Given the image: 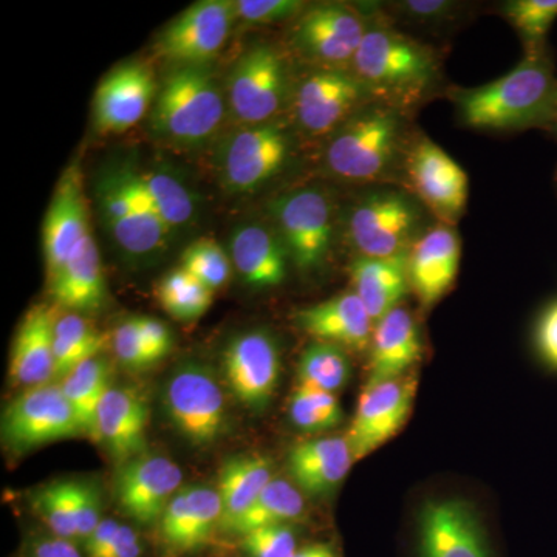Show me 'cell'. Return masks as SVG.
<instances>
[{
  "mask_svg": "<svg viewBox=\"0 0 557 557\" xmlns=\"http://www.w3.org/2000/svg\"><path fill=\"white\" fill-rule=\"evenodd\" d=\"M121 523L113 519H102L97 530L91 533V536L84 542L87 557H101L108 549L110 542L115 537Z\"/></svg>",
  "mask_w": 557,
  "mask_h": 557,
  "instance_id": "52",
  "label": "cell"
},
{
  "mask_svg": "<svg viewBox=\"0 0 557 557\" xmlns=\"http://www.w3.org/2000/svg\"><path fill=\"white\" fill-rule=\"evenodd\" d=\"M134 172L139 188L168 228L172 231L190 222L196 203L182 182L163 172Z\"/></svg>",
  "mask_w": 557,
  "mask_h": 557,
  "instance_id": "37",
  "label": "cell"
},
{
  "mask_svg": "<svg viewBox=\"0 0 557 557\" xmlns=\"http://www.w3.org/2000/svg\"><path fill=\"white\" fill-rule=\"evenodd\" d=\"M351 67L370 95L398 110L423 100L438 75L434 51L380 24L366 30Z\"/></svg>",
  "mask_w": 557,
  "mask_h": 557,
  "instance_id": "2",
  "label": "cell"
},
{
  "mask_svg": "<svg viewBox=\"0 0 557 557\" xmlns=\"http://www.w3.org/2000/svg\"><path fill=\"white\" fill-rule=\"evenodd\" d=\"M287 97V69L276 49L252 47L234 65L230 79V101L242 123H269Z\"/></svg>",
  "mask_w": 557,
  "mask_h": 557,
  "instance_id": "16",
  "label": "cell"
},
{
  "mask_svg": "<svg viewBox=\"0 0 557 557\" xmlns=\"http://www.w3.org/2000/svg\"><path fill=\"white\" fill-rule=\"evenodd\" d=\"M293 557H341L338 549L333 545L325 544V542H318V544L306 545L299 548Z\"/></svg>",
  "mask_w": 557,
  "mask_h": 557,
  "instance_id": "53",
  "label": "cell"
},
{
  "mask_svg": "<svg viewBox=\"0 0 557 557\" xmlns=\"http://www.w3.org/2000/svg\"><path fill=\"white\" fill-rule=\"evenodd\" d=\"M556 185H557V174H556Z\"/></svg>",
  "mask_w": 557,
  "mask_h": 557,
  "instance_id": "55",
  "label": "cell"
},
{
  "mask_svg": "<svg viewBox=\"0 0 557 557\" xmlns=\"http://www.w3.org/2000/svg\"><path fill=\"white\" fill-rule=\"evenodd\" d=\"M182 482V468L175 461L146 453L120 465L113 491L119 507L135 522L148 525L159 522Z\"/></svg>",
  "mask_w": 557,
  "mask_h": 557,
  "instance_id": "17",
  "label": "cell"
},
{
  "mask_svg": "<svg viewBox=\"0 0 557 557\" xmlns=\"http://www.w3.org/2000/svg\"><path fill=\"white\" fill-rule=\"evenodd\" d=\"M288 251L277 233L251 223L239 226L231 239V262L252 288L277 287L287 277Z\"/></svg>",
  "mask_w": 557,
  "mask_h": 557,
  "instance_id": "29",
  "label": "cell"
},
{
  "mask_svg": "<svg viewBox=\"0 0 557 557\" xmlns=\"http://www.w3.org/2000/svg\"><path fill=\"white\" fill-rule=\"evenodd\" d=\"M149 408L131 387H110L97 409L94 438L101 442L120 465L143 456L148 448Z\"/></svg>",
  "mask_w": 557,
  "mask_h": 557,
  "instance_id": "24",
  "label": "cell"
},
{
  "mask_svg": "<svg viewBox=\"0 0 557 557\" xmlns=\"http://www.w3.org/2000/svg\"><path fill=\"white\" fill-rule=\"evenodd\" d=\"M368 27L357 11L343 3H319L302 11L293 28V46L324 70L354 65Z\"/></svg>",
  "mask_w": 557,
  "mask_h": 557,
  "instance_id": "11",
  "label": "cell"
},
{
  "mask_svg": "<svg viewBox=\"0 0 557 557\" xmlns=\"http://www.w3.org/2000/svg\"><path fill=\"white\" fill-rule=\"evenodd\" d=\"M277 234L302 271L319 269L333 244V205L318 188L293 190L271 203Z\"/></svg>",
  "mask_w": 557,
  "mask_h": 557,
  "instance_id": "10",
  "label": "cell"
},
{
  "mask_svg": "<svg viewBox=\"0 0 557 557\" xmlns=\"http://www.w3.org/2000/svg\"><path fill=\"white\" fill-rule=\"evenodd\" d=\"M281 372V351L269 332L242 333L223 351V376L231 394L251 412L270 408Z\"/></svg>",
  "mask_w": 557,
  "mask_h": 557,
  "instance_id": "13",
  "label": "cell"
},
{
  "mask_svg": "<svg viewBox=\"0 0 557 557\" xmlns=\"http://www.w3.org/2000/svg\"><path fill=\"white\" fill-rule=\"evenodd\" d=\"M72 490L76 541L84 544L102 522L100 491L91 483L76 482V480L72 482Z\"/></svg>",
  "mask_w": 557,
  "mask_h": 557,
  "instance_id": "46",
  "label": "cell"
},
{
  "mask_svg": "<svg viewBox=\"0 0 557 557\" xmlns=\"http://www.w3.org/2000/svg\"><path fill=\"white\" fill-rule=\"evenodd\" d=\"M504 10L527 51L545 49V39L557 20V0H512Z\"/></svg>",
  "mask_w": 557,
  "mask_h": 557,
  "instance_id": "40",
  "label": "cell"
},
{
  "mask_svg": "<svg viewBox=\"0 0 557 557\" xmlns=\"http://www.w3.org/2000/svg\"><path fill=\"white\" fill-rule=\"evenodd\" d=\"M157 84L148 65L127 62L104 76L95 91V126L102 134H121L146 115Z\"/></svg>",
  "mask_w": 557,
  "mask_h": 557,
  "instance_id": "20",
  "label": "cell"
},
{
  "mask_svg": "<svg viewBox=\"0 0 557 557\" xmlns=\"http://www.w3.org/2000/svg\"><path fill=\"white\" fill-rule=\"evenodd\" d=\"M547 131L553 132L557 137V109L555 116H553L552 123L548 124Z\"/></svg>",
  "mask_w": 557,
  "mask_h": 557,
  "instance_id": "54",
  "label": "cell"
},
{
  "mask_svg": "<svg viewBox=\"0 0 557 557\" xmlns=\"http://www.w3.org/2000/svg\"><path fill=\"white\" fill-rule=\"evenodd\" d=\"M2 442L13 453L84 435L75 410L60 384L27 388L2 413Z\"/></svg>",
  "mask_w": 557,
  "mask_h": 557,
  "instance_id": "8",
  "label": "cell"
},
{
  "mask_svg": "<svg viewBox=\"0 0 557 557\" xmlns=\"http://www.w3.org/2000/svg\"><path fill=\"white\" fill-rule=\"evenodd\" d=\"M30 557H83L72 541L49 536L33 544Z\"/></svg>",
  "mask_w": 557,
  "mask_h": 557,
  "instance_id": "51",
  "label": "cell"
},
{
  "mask_svg": "<svg viewBox=\"0 0 557 557\" xmlns=\"http://www.w3.org/2000/svg\"><path fill=\"white\" fill-rule=\"evenodd\" d=\"M236 20V2L201 0L164 28L157 50L178 67H201L225 46Z\"/></svg>",
  "mask_w": 557,
  "mask_h": 557,
  "instance_id": "12",
  "label": "cell"
},
{
  "mask_svg": "<svg viewBox=\"0 0 557 557\" xmlns=\"http://www.w3.org/2000/svg\"><path fill=\"white\" fill-rule=\"evenodd\" d=\"M100 207L106 225L119 247L135 258L159 251L171 230L161 222L135 178V172H113L102 180Z\"/></svg>",
  "mask_w": 557,
  "mask_h": 557,
  "instance_id": "9",
  "label": "cell"
},
{
  "mask_svg": "<svg viewBox=\"0 0 557 557\" xmlns=\"http://www.w3.org/2000/svg\"><path fill=\"white\" fill-rule=\"evenodd\" d=\"M249 557H293L298 553V534L292 525L258 528L242 536Z\"/></svg>",
  "mask_w": 557,
  "mask_h": 557,
  "instance_id": "43",
  "label": "cell"
},
{
  "mask_svg": "<svg viewBox=\"0 0 557 557\" xmlns=\"http://www.w3.org/2000/svg\"><path fill=\"white\" fill-rule=\"evenodd\" d=\"M304 5L299 0H239L236 13L248 24L271 25L299 17Z\"/></svg>",
  "mask_w": 557,
  "mask_h": 557,
  "instance_id": "44",
  "label": "cell"
},
{
  "mask_svg": "<svg viewBox=\"0 0 557 557\" xmlns=\"http://www.w3.org/2000/svg\"><path fill=\"white\" fill-rule=\"evenodd\" d=\"M461 240L454 226H437L421 234L409 249L410 289L421 307L431 309L456 282L460 269Z\"/></svg>",
  "mask_w": 557,
  "mask_h": 557,
  "instance_id": "22",
  "label": "cell"
},
{
  "mask_svg": "<svg viewBox=\"0 0 557 557\" xmlns=\"http://www.w3.org/2000/svg\"><path fill=\"white\" fill-rule=\"evenodd\" d=\"M112 348L121 364L131 370H143L157 362L139 335L134 318L113 330Z\"/></svg>",
  "mask_w": 557,
  "mask_h": 557,
  "instance_id": "45",
  "label": "cell"
},
{
  "mask_svg": "<svg viewBox=\"0 0 557 557\" xmlns=\"http://www.w3.org/2000/svg\"><path fill=\"white\" fill-rule=\"evenodd\" d=\"M417 388L413 373L364 387L346 435L355 461L375 453L401 431L412 412Z\"/></svg>",
  "mask_w": 557,
  "mask_h": 557,
  "instance_id": "14",
  "label": "cell"
},
{
  "mask_svg": "<svg viewBox=\"0 0 557 557\" xmlns=\"http://www.w3.org/2000/svg\"><path fill=\"white\" fill-rule=\"evenodd\" d=\"M412 557H497L479 509L460 497H431L413 520Z\"/></svg>",
  "mask_w": 557,
  "mask_h": 557,
  "instance_id": "5",
  "label": "cell"
},
{
  "mask_svg": "<svg viewBox=\"0 0 557 557\" xmlns=\"http://www.w3.org/2000/svg\"><path fill=\"white\" fill-rule=\"evenodd\" d=\"M357 463L346 437L307 440L289 449L287 469L293 483L311 497L327 496Z\"/></svg>",
  "mask_w": 557,
  "mask_h": 557,
  "instance_id": "27",
  "label": "cell"
},
{
  "mask_svg": "<svg viewBox=\"0 0 557 557\" xmlns=\"http://www.w3.org/2000/svg\"><path fill=\"white\" fill-rule=\"evenodd\" d=\"M33 507L53 536L76 541L72 482H54L36 491Z\"/></svg>",
  "mask_w": 557,
  "mask_h": 557,
  "instance_id": "42",
  "label": "cell"
},
{
  "mask_svg": "<svg viewBox=\"0 0 557 557\" xmlns=\"http://www.w3.org/2000/svg\"><path fill=\"white\" fill-rule=\"evenodd\" d=\"M369 90L355 73L321 70L313 73L296 91V116L302 129L324 135L338 129L357 113Z\"/></svg>",
  "mask_w": 557,
  "mask_h": 557,
  "instance_id": "18",
  "label": "cell"
},
{
  "mask_svg": "<svg viewBox=\"0 0 557 557\" xmlns=\"http://www.w3.org/2000/svg\"><path fill=\"white\" fill-rule=\"evenodd\" d=\"M134 321L139 330V335H141L146 347L149 348L156 361L159 362L160 359L166 357L171 351L172 344H174L170 329L159 319L149 317H134Z\"/></svg>",
  "mask_w": 557,
  "mask_h": 557,
  "instance_id": "48",
  "label": "cell"
},
{
  "mask_svg": "<svg viewBox=\"0 0 557 557\" xmlns=\"http://www.w3.org/2000/svg\"><path fill=\"white\" fill-rule=\"evenodd\" d=\"M458 7L453 2L445 0H413V2L399 3V10L405 11L410 20L420 22H432L449 20L454 16Z\"/></svg>",
  "mask_w": 557,
  "mask_h": 557,
  "instance_id": "49",
  "label": "cell"
},
{
  "mask_svg": "<svg viewBox=\"0 0 557 557\" xmlns=\"http://www.w3.org/2000/svg\"><path fill=\"white\" fill-rule=\"evenodd\" d=\"M351 376L346 348L314 341L300 354L298 384L336 392L347 386Z\"/></svg>",
  "mask_w": 557,
  "mask_h": 557,
  "instance_id": "36",
  "label": "cell"
},
{
  "mask_svg": "<svg viewBox=\"0 0 557 557\" xmlns=\"http://www.w3.org/2000/svg\"><path fill=\"white\" fill-rule=\"evenodd\" d=\"M139 555H141V544H139L138 534L131 527L121 523L115 537L101 557H139Z\"/></svg>",
  "mask_w": 557,
  "mask_h": 557,
  "instance_id": "50",
  "label": "cell"
},
{
  "mask_svg": "<svg viewBox=\"0 0 557 557\" xmlns=\"http://www.w3.org/2000/svg\"><path fill=\"white\" fill-rule=\"evenodd\" d=\"M295 321L314 341L355 351L370 347L375 329V322L355 292L300 309Z\"/></svg>",
  "mask_w": 557,
  "mask_h": 557,
  "instance_id": "25",
  "label": "cell"
},
{
  "mask_svg": "<svg viewBox=\"0 0 557 557\" xmlns=\"http://www.w3.org/2000/svg\"><path fill=\"white\" fill-rule=\"evenodd\" d=\"M273 479V461L269 457L245 454L230 458L219 475L218 491L223 508L220 528L226 530L236 522Z\"/></svg>",
  "mask_w": 557,
  "mask_h": 557,
  "instance_id": "32",
  "label": "cell"
},
{
  "mask_svg": "<svg viewBox=\"0 0 557 557\" xmlns=\"http://www.w3.org/2000/svg\"><path fill=\"white\" fill-rule=\"evenodd\" d=\"M106 336L89 319L65 313L54 325V379H64L84 362L100 357Z\"/></svg>",
  "mask_w": 557,
  "mask_h": 557,
  "instance_id": "34",
  "label": "cell"
},
{
  "mask_svg": "<svg viewBox=\"0 0 557 557\" xmlns=\"http://www.w3.org/2000/svg\"><path fill=\"white\" fill-rule=\"evenodd\" d=\"M223 112L222 95L207 70L178 67L166 76L157 94L153 131L180 145H194L218 131Z\"/></svg>",
  "mask_w": 557,
  "mask_h": 557,
  "instance_id": "4",
  "label": "cell"
},
{
  "mask_svg": "<svg viewBox=\"0 0 557 557\" xmlns=\"http://www.w3.org/2000/svg\"><path fill=\"white\" fill-rule=\"evenodd\" d=\"M410 189L440 220L454 226L468 205L469 180L457 161L450 159L432 139L413 143L406 160Z\"/></svg>",
  "mask_w": 557,
  "mask_h": 557,
  "instance_id": "15",
  "label": "cell"
},
{
  "mask_svg": "<svg viewBox=\"0 0 557 557\" xmlns=\"http://www.w3.org/2000/svg\"><path fill=\"white\" fill-rule=\"evenodd\" d=\"M533 343L542 364L557 373V298L548 302L539 314Z\"/></svg>",
  "mask_w": 557,
  "mask_h": 557,
  "instance_id": "47",
  "label": "cell"
},
{
  "mask_svg": "<svg viewBox=\"0 0 557 557\" xmlns=\"http://www.w3.org/2000/svg\"><path fill=\"white\" fill-rule=\"evenodd\" d=\"M354 292L373 322L401 306L410 292L409 251L394 258H358L348 267Z\"/></svg>",
  "mask_w": 557,
  "mask_h": 557,
  "instance_id": "30",
  "label": "cell"
},
{
  "mask_svg": "<svg viewBox=\"0 0 557 557\" xmlns=\"http://www.w3.org/2000/svg\"><path fill=\"white\" fill-rule=\"evenodd\" d=\"M54 325L57 317L44 304L25 313L10 355V379L17 386H44L54 379Z\"/></svg>",
  "mask_w": 557,
  "mask_h": 557,
  "instance_id": "28",
  "label": "cell"
},
{
  "mask_svg": "<svg viewBox=\"0 0 557 557\" xmlns=\"http://www.w3.org/2000/svg\"><path fill=\"white\" fill-rule=\"evenodd\" d=\"M214 292L205 287L183 269L171 271L161 278L157 288L160 306L172 318L182 322L196 321L207 313Z\"/></svg>",
  "mask_w": 557,
  "mask_h": 557,
  "instance_id": "38",
  "label": "cell"
},
{
  "mask_svg": "<svg viewBox=\"0 0 557 557\" xmlns=\"http://www.w3.org/2000/svg\"><path fill=\"white\" fill-rule=\"evenodd\" d=\"M293 426L306 434H321L341 424L344 413L332 392L298 384L288 403Z\"/></svg>",
  "mask_w": 557,
  "mask_h": 557,
  "instance_id": "39",
  "label": "cell"
},
{
  "mask_svg": "<svg viewBox=\"0 0 557 557\" xmlns=\"http://www.w3.org/2000/svg\"><path fill=\"white\" fill-rule=\"evenodd\" d=\"M90 236L89 212L78 171L70 168L60 180L44 220V255L50 278Z\"/></svg>",
  "mask_w": 557,
  "mask_h": 557,
  "instance_id": "21",
  "label": "cell"
},
{
  "mask_svg": "<svg viewBox=\"0 0 557 557\" xmlns=\"http://www.w3.org/2000/svg\"><path fill=\"white\" fill-rule=\"evenodd\" d=\"M222 518V500L215 487H182L159 520L161 544L174 555L196 552L207 544Z\"/></svg>",
  "mask_w": 557,
  "mask_h": 557,
  "instance_id": "23",
  "label": "cell"
},
{
  "mask_svg": "<svg viewBox=\"0 0 557 557\" xmlns=\"http://www.w3.org/2000/svg\"><path fill=\"white\" fill-rule=\"evenodd\" d=\"M369 350V380L366 386L409 375L424 350L412 313L399 306L380 319L373 329Z\"/></svg>",
  "mask_w": 557,
  "mask_h": 557,
  "instance_id": "26",
  "label": "cell"
},
{
  "mask_svg": "<svg viewBox=\"0 0 557 557\" xmlns=\"http://www.w3.org/2000/svg\"><path fill=\"white\" fill-rule=\"evenodd\" d=\"M60 386L78 417L84 435L94 438L98 406L112 387V370L109 362L100 357L90 359L65 375Z\"/></svg>",
  "mask_w": 557,
  "mask_h": 557,
  "instance_id": "35",
  "label": "cell"
},
{
  "mask_svg": "<svg viewBox=\"0 0 557 557\" xmlns=\"http://www.w3.org/2000/svg\"><path fill=\"white\" fill-rule=\"evenodd\" d=\"M180 269L188 271L205 287L215 292L228 282L233 262L218 242L200 239L185 249Z\"/></svg>",
  "mask_w": 557,
  "mask_h": 557,
  "instance_id": "41",
  "label": "cell"
},
{
  "mask_svg": "<svg viewBox=\"0 0 557 557\" xmlns=\"http://www.w3.org/2000/svg\"><path fill=\"white\" fill-rule=\"evenodd\" d=\"M172 426L197 448L214 445L226 431V401L214 373L200 364L182 366L163 392Z\"/></svg>",
  "mask_w": 557,
  "mask_h": 557,
  "instance_id": "6",
  "label": "cell"
},
{
  "mask_svg": "<svg viewBox=\"0 0 557 557\" xmlns=\"http://www.w3.org/2000/svg\"><path fill=\"white\" fill-rule=\"evenodd\" d=\"M50 293L54 304L69 313H90L104 304V271L100 249L91 234L60 273L50 278Z\"/></svg>",
  "mask_w": 557,
  "mask_h": 557,
  "instance_id": "31",
  "label": "cell"
},
{
  "mask_svg": "<svg viewBox=\"0 0 557 557\" xmlns=\"http://www.w3.org/2000/svg\"><path fill=\"white\" fill-rule=\"evenodd\" d=\"M306 502L295 483L274 478L251 507L236 522L226 528V533L244 534L262 527L292 525L302 518Z\"/></svg>",
  "mask_w": 557,
  "mask_h": 557,
  "instance_id": "33",
  "label": "cell"
},
{
  "mask_svg": "<svg viewBox=\"0 0 557 557\" xmlns=\"http://www.w3.org/2000/svg\"><path fill=\"white\" fill-rule=\"evenodd\" d=\"M420 211L416 201L399 190L368 194L348 214L347 233L359 258H394L416 242Z\"/></svg>",
  "mask_w": 557,
  "mask_h": 557,
  "instance_id": "7",
  "label": "cell"
},
{
  "mask_svg": "<svg viewBox=\"0 0 557 557\" xmlns=\"http://www.w3.org/2000/svg\"><path fill=\"white\" fill-rule=\"evenodd\" d=\"M288 153L284 127L276 123L251 126L231 139L223 157V178L236 193H252L281 172Z\"/></svg>",
  "mask_w": 557,
  "mask_h": 557,
  "instance_id": "19",
  "label": "cell"
},
{
  "mask_svg": "<svg viewBox=\"0 0 557 557\" xmlns=\"http://www.w3.org/2000/svg\"><path fill=\"white\" fill-rule=\"evenodd\" d=\"M460 119L487 131L547 129L557 109V76L547 50L527 51L511 72L456 94Z\"/></svg>",
  "mask_w": 557,
  "mask_h": 557,
  "instance_id": "1",
  "label": "cell"
},
{
  "mask_svg": "<svg viewBox=\"0 0 557 557\" xmlns=\"http://www.w3.org/2000/svg\"><path fill=\"white\" fill-rule=\"evenodd\" d=\"M401 110L381 104L355 113L330 139L325 166L348 182H372L386 175L399 156Z\"/></svg>",
  "mask_w": 557,
  "mask_h": 557,
  "instance_id": "3",
  "label": "cell"
}]
</instances>
